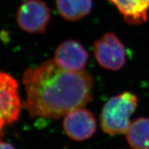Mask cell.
<instances>
[{
  "label": "cell",
  "mask_w": 149,
  "mask_h": 149,
  "mask_svg": "<svg viewBox=\"0 0 149 149\" xmlns=\"http://www.w3.org/2000/svg\"><path fill=\"white\" fill-rule=\"evenodd\" d=\"M22 81L26 93L23 106L31 117L58 119L92 100L90 74L84 70L69 71L54 59L28 68Z\"/></svg>",
  "instance_id": "1"
},
{
  "label": "cell",
  "mask_w": 149,
  "mask_h": 149,
  "mask_svg": "<svg viewBox=\"0 0 149 149\" xmlns=\"http://www.w3.org/2000/svg\"><path fill=\"white\" fill-rule=\"evenodd\" d=\"M137 97L130 92L113 96L104 104L100 123L105 133L114 136L126 133L130 125V117L137 109Z\"/></svg>",
  "instance_id": "2"
},
{
  "label": "cell",
  "mask_w": 149,
  "mask_h": 149,
  "mask_svg": "<svg viewBox=\"0 0 149 149\" xmlns=\"http://www.w3.org/2000/svg\"><path fill=\"white\" fill-rule=\"evenodd\" d=\"M51 17V10L42 0H26L19 7L16 14L19 27L31 34L45 32Z\"/></svg>",
  "instance_id": "3"
},
{
  "label": "cell",
  "mask_w": 149,
  "mask_h": 149,
  "mask_svg": "<svg viewBox=\"0 0 149 149\" xmlns=\"http://www.w3.org/2000/svg\"><path fill=\"white\" fill-rule=\"evenodd\" d=\"M93 52L98 64L107 70L117 71L126 64V48L113 33H105L96 40Z\"/></svg>",
  "instance_id": "4"
},
{
  "label": "cell",
  "mask_w": 149,
  "mask_h": 149,
  "mask_svg": "<svg viewBox=\"0 0 149 149\" xmlns=\"http://www.w3.org/2000/svg\"><path fill=\"white\" fill-rule=\"evenodd\" d=\"M16 79L0 71V120L6 124L17 121L22 109Z\"/></svg>",
  "instance_id": "5"
},
{
  "label": "cell",
  "mask_w": 149,
  "mask_h": 149,
  "mask_svg": "<svg viewBox=\"0 0 149 149\" xmlns=\"http://www.w3.org/2000/svg\"><path fill=\"white\" fill-rule=\"evenodd\" d=\"M63 128L67 136L72 140L84 141L95 133L96 120L92 112L80 108L65 115Z\"/></svg>",
  "instance_id": "6"
},
{
  "label": "cell",
  "mask_w": 149,
  "mask_h": 149,
  "mask_svg": "<svg viewBox=\"0 0 149 149\" xmlns=\"http://www.w3.org/2000/svg\"><path fill=\"white\" fill-rule=\"evenodd\" d=\"M88 57V53L81 43L74 40H68L61 42L56 48L54 60L64 69L79 72L84 69Z\"/></svg>",
  "instance_id": "7"
},
{
  "label": "cell",
  "mask_w": 149,
  "mask_h": 149,
  "mask_svg": "<svg viewBox=\"0 0 149 149\" xmlns=\"http://www.w3.org/2000/svg\"><path fill=\"white\" fill-rule=\"evenodd\" d=\"M116 7L124 21L130 25L147 22L149 0H109Z\"/></svg>",
  "instance_id": "8"
},
{
  "label": "cell",
  "mask_w": 149,
  "mask_h": 149,
  "mask_svg": "<svg viewBox=\"0 0 149 149\" xmlns=\"http://www.w3.org/2000/svg\"><path fill=\"white\" fill-rule=\"evenodd\" d=\"M59 15L67 21H77L90 13L93 0H55Z\"/></svg>",
  "instance_id": "9"
},
{
  "label": "cell",
  "mask_w": 149,
  "mask_h": 149,
  "mask_svg": "<svg viewBox=\"0 0 149 149\" xmlns=\"http://www.w3.org/2000/svg\"><path fill=\"white\" fill-rule=\"evenodd\" d=\"M126 140L132 149H149V118L134 120L126 132Z\"/></svg>",
  "instance_id": "10"
},
{
  "label": "cell",
  "mask_w": 149,
  "mask_h": 149,
  "mask_svg": "<svg viewBox=\"0 0 149 149\" xmlns=\"http://www.w3.org/2000/svg\"><path fill=\"white\" fill-rule=\"evenodd\" d=\"M0 149H15L12 144L0 141Z\"/></svg>",
  "instance_id": "11"
},
{
  "label": "cell",
  "mask_w": 149,
  "mask_h": 149,
  "mask_svg": "<svg viewBox=\"0 0 149 149\" xmlns=\"http://www.w3.org/2000/svg\"><path fill=\"white\" fill-rule=\"evenodd\" d=\"M5 125H6L5 123L3 122L2 120H0V139H1V138L3 136V129Z\"/></svg>",
  "instance_id": "12"
}]
</instances>
